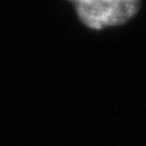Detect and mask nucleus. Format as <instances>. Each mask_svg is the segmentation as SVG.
I'll return each mask as SVG.
<instances>
[{
  "mask_svg": "<svg viewBox=\"0 0 146 146\" xmlns=\"http://www.w3.org/2000/svg\"><path fill=\"white\" fill-rule=\"evenodd\" d=\"M80 23L91 31L125 25L138 15L143 0H67Z\"/></svg>",
  "mask_w": 146,
  "mask_h": 146,
  "instance_id": "nucleus-1",
  "label": "nucleus"
}]
</instances>
